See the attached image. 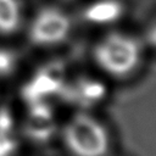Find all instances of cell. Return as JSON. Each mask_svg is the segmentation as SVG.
Here are the masks:
<instances>
[{
    "mask_svg": "<svg viewBox=\"0 0 156 156\" xmlns=\"http://www.w3.org/2000/svg\"><path fill=\"white\" fill-rule=\"evenodd\" d=\"M71 30L69 17L60 9L48 6L39 10L28 29L29 41L37 46H51L63 41Z\"/></svg>",
    "mask_w": 156,
    "mask_h": 156,
    "instance_id": "3957f363",
    "label": "cell"
},
{
    "mask_svg": "<svg viewBox=\"0 0 156 156\" xmlns=\"http://www.w3.org/2000/svg\"><path fill=\"white\" fill-rule=\"evenodd\" d=\"M146 40L147 43L156 49V20L147 27L146 30Z\"/></svg>",
    "mask_w": 156,
    "mask_h": 156,
    "instance_id": "7c38bea8",
    "label": "cell"
},
{
    "mask_svg": "<svg viewBox=\"0 0 156 156\" xmlns=\"http://www.w3.org/2000/svg\"><path fill=\"white\" fill-rule=\"evenodd\" d=\"M22 21L18 0H0V34H12Z\"/></svg>",
    "mask_w": 156,
    "mask_h": 156,
    "instance_id": "ba28073f",
    "label": "cell"
},
{
    "mask_svg": "<svg viewBox=\"0 0 156 156\" xmlns=\"http://www.w3.org/2000/svg\"><path fill=\"white\" fill-rule=\"evenodd\" d=\"M17 147L18 143L13 133L0 132V156H13Z\"/></svg>",
    "mask_w": 156,
    "mask_h": 156,
    "instance_id": "30bf717a",
    "label": "cell"
},
{
    "mask_svg": "<svg viewBox=\"0 0 156 156\" xmlns=\"http://www.w3.org/2000/svg\"><path fill=\"white\" fill-rule=\"evenodd\" d=\"M13 127H15V119L10 108L5 106L0 107V132L13 133Z\"/></svg>",
    "mask_w": 156,
    "mask_h": 156,
    "instance_id": "8fae6325",
    "label": "cell"
},
{
    "mask_svg": "<svg viewBox=\"0 0 156 156\" xmlns=\"http://www.w3.org/2000/svg\"><path fill=\"white\" fill-rule=\"evenodd\" d=\"M62 136L74 156H104L110 147V136L104 124L84 112L74 115L66 123Z\"/></svg>",
    "mask_w": 156,
    "mask_h": 156,
    "instance_id": "7a4b0ae2",
    "label": "cell"
},
{
    "mask_svg": "<svg viewBox=\"0 0 156 156\" xmlns=\"http://www.w3.org/2000/svg\"><path fill=\"white\" fill-rule=\"evenodd\" d=\"M66 83V68L62 61H49L40 66L22 87L21 95L27 104L45 100L58 94Z\"/></svg>",
    "mask_w": 156,
    "mask_h": 156,
    "instance_id": "277c9868",
    "label": "cell"
},
{
    "mask_svg": "<svg viewBox=\"0 0 156 156\" xmlns=\"http://www.w3.org/2000/svg\"><path fill=\"white\" fill-rule=\"evenodd\" d=\"M106 85L95 78L80 77L71 83H65L57 96L65 102L77 107H90L106 96Z\"/></svg>",
    "mask_w": 156,
    "mask_h": 156,
    "instance_id": "5b68a950",
    "label": "cell"
},
{
    "mask_svg": "<svg viewBox=\"0 0 156 156\" xmlns=\"http://www.w3.org/2000/svg\"><path fill=\"white\" fill-rule=\"evenodd\" d=\"M17 66L16 55L7 49L0 48V77H7L12 74Z\"/></svg>",
    "mask_w": 156,
    "mask_h": 156,
    "instance_id": "9c48e42d",
    "label": "cell"
},
{
    "mask_svg": "<svg viewBox=\"0 0 156 156\" xmlns=\"http://www.w3.org/2000/svg\"><path fill=\"white\" fill-rule=\"evenodd\" d=\"M23 132L27 138L35 143H45L52 138L56 132L54 110L45 100L28 104Z\"/></svg>",
    "mask_w": 156,
    "mask_h": 156,
    "instance_id": "8992f818",
    "label": "cell"
},
{
    "mask_svg": "<svg viewBox=\"0 0 156 156\" xmlns=\"http://www.w3.org/2000/svg\"><path fill=\"white\" fill-rule=\"evenodd\" d=\"M123 12L118 0H98L90 4L84 11V18L95 24H108L117 21Z\"/></svg>",
    "mask_w": 156,
    "mask_h": 156,
    "instance_id": "52a82bcc",
    "label": "cell"
},
{
    "mask_svg": "<svg viewBox=\"0 0 156 156\" xmlns=\"http://www.w3.org/2000/svg\"><path fill=\"white\" fill-rule=\"evenodd\" d=\"M140 45L130 35L110 33L94 46V60L106 73L123 77L134 71L140 60Z\"/></svg>",
    "mask_w": 156,
    "mask_h": 156,
    "instance_id": "6da1fadb",
    "label": "cell"
}]
</instances>
